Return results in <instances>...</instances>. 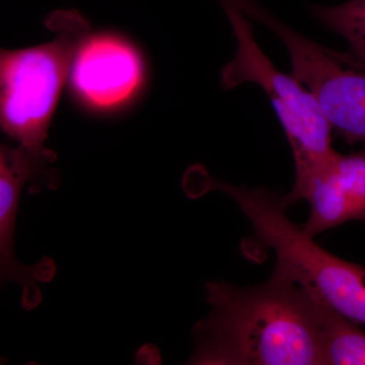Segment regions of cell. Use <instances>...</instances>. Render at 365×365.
Returning <instances> with one entry per match:
<instances>
[{
	"label": "cell",
	"mask_w": 365,
	"mask_h": 365,
	"mask_svg": "<svg viewBox=\"0 0 365 365\" xmlns=\"http://www.w3.org/2000/svg\"><path fill=\"white\" fill-rule=\"evenodd\" d=\"M309 220L302 230L309 237L351 220L365 222V153H336L314 177L306 197Z\"/></svg>",
	"instance_id": "52a82bcc"
},
{
	"label": "cell",
	"mask_w": 365,
	"mask_h": 365,
	"mask_svg": "<svg viewBox=\"0 0 365 365\" xmlns=\"http://www.w3.org/2000/svg\"><path fill=\"white\" fill-rule=\"evenodd\" d=\"M47 174L21 148L0 145V267H9L14 218L24 185Z\"/></svg>",
	"instance_id": "ba28073f"
},
{
	"label": "cell",
	"mask_w": 365,
	"mask_h": 365,
	"mask_svg": "<svg viewBox=\"0 0 365 365\" xmlns=\"http://www.w3.org/2000/svg\"><path fill=\"white\" fill-rule=\"evenodd\" d=\"M211 312L195 327L190 364H323L313 302L304 288L273 272L262 284H206Z\"/></svg>",
	"instance_id": "6da1fadb"
},
{
	"label": "cell",
	"mask_w": 365,
	"mask_h": 365,
	"mask_svg": "<svg viewBox=\"0 0 365 365\" xmlns=\"http://www.w3.org/2000/svg\"><path fill=\"white\" fill-rule=\"evenodd\" d=\"M145 68L140 53L119 36H88L79 46L71 68V85L91 109L121 107L140 91Z\"/></svg>",
	"instance_id": "8992f818"
},
{
	"label": "cell",
	"mask_w": 365,
	"mask_h": 365,
	"mask_svg": "<svg viewBox=\"0 0 365 365\" xmlns=\"http://www.w3.org/2000/svg\"><path fill=\"white\" fill-rule=\"evenodd\" d=\"M275 269L311 290L337 313L365 325V268L322 248L290 220L277 223L267 237Z\"/></svg>",
	"instance_id": "5b68a950"
},
{
	"label": "cell",
	"mask_w": 365,
	"mask_h": 365,
	"mask_svg": "<svg viewBox=\"0 0 365 365\" xmlns=\"http://www.w3.org/2000/svg\"><path fill=\"white\" fill-rule=\"evenodd\" d=\"M242 14L272 30L287 47L292 76L312 93L332 130L346 143H365V61L307 39L256 0H235Z\"/></svg>",
	"instance_id": "277c9868"
},
{
	"label": "cell",
	"mask_w": 365,
	"mask_h": 365,
	"mask_svg": "<svg viewBox=\"0 0 365 365\" xmlns=\"http://www.w3.org/2000/svg\"><path fill=\"white\" fill-rule=\"evenodd\" d=\"M312 13L327 28L342 36L351 52L365 61V0L336 6H312Z\"/></svg>",
	"instance_id": "30bf717a"
},
{
	"label": "cell",
	"mask_w": 365,
	"mask_h": 365,
	"mask_svg": "<svg viewBox=\"0 0 365 365\" xmlns=\"http://www.w3.org/2000/svg\"><path fill=\"white\" fill-rule=\"evenodd\" d=\"M46 26L55 34L50 42L21 49L0 46V128L47 167L55 160L45 148L48 130L90 25L76 11H58Z\"/></svg>",
	"instance_id": "7a4b0ae2"
},
{
	"label": "cell",
	"mask_w": 365,
	"mask_h": 365,
	"mask_svg": "<svg viewBox=\"0 0 365 365\" xmlns=\"http://www.w3.org/2000/svg\"><path fill=\"white\" fill-rule=\"evenodd\" d=\"M220 2L237 40L234 58L220 71V85L230 91L244 83H254L268 96L294 158V185L282 197L288 209L306 200L314 177L337 153L332 148V127L312 93L292 74L278 71L262 51L244 14L227 0Z\"/></svg>",
	"instance_id": "3957f363"
},
{
	"label": "cell",
	"mask_w": 365,
	"mask_h": 365,
	"mask_svg": "<svg viewBox=\"0 0 365 365\" xmlns=\"http://www.w3.org/2000/svg\"><path fill=\"white\" fill-rule=\"evenodd\" d=\"M304 290L313 302L321 337L323 364L365 365L364 331L354 322L337 313L313 292Z\"/></svg>",
	"instance_id": "9c48e42d"
}]
</instances>
